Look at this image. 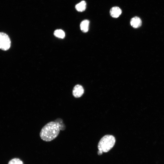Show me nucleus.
Masks as SVG:
<instances>
[{
  "label": "nucleus",
  "mask_w": 164,
  "mask_h": 164,
  "mask_svg": "<svg viewBox=\"0 0 164 164\" xmlns=\"http://www.w3.org/2000/svg\"><path fill=\"white\" fill-rule=\"evenodd\" d=\"M61 129L60 123L57 121H50L42 128L39 133L40 137L45 141H51L57 137Z\"/></svg>",
  "instance_id": "nucleus-1"
},
{
  "label": "nucleus",
  "mask_w": 164,
  "mask_h": 164,
  "mask_svg": "<svg viewBox=\"0 0 164 164\" xmlns=\"http://www.w3.org/2000/svg\"><path fill=\"white\" fill-rule=\"evenodd\" d=\"M115 142L114 137L111 135H106L102 137L98 145V150L106 152L110 150L114 145Z\"/></svg>",
  "instance_id": "nucleus-2"
},
{
  "label": "nucleus",
  "mask_w": 164,
  "mask_h": 164,
  "mask_svg": "<svg viewBox=\"0 0 164 164\" xmlns=\"http://www.w3.org/2000/svg\"><path fill=\"white\" fill-rule=\"evenodd\" d=\"M11 46V41L6 33L0 32V49L3 50L9 49Z\"/></svg>",
  "instance_id": "nucleus-3"
},
{
  "label": "nucleus",
  "mask_w": 164,
  "mask_h": 164,
  "mask_svg": "<svg viewBox=\"0 0 164 164\" xmlns=\"http://www.w3.org/2000/svg\"><path fill=\"white\" fill-rule=\"evenodd\" d=\"M84 90L83 87L79 84L76 85L72 90L73 96L76 98L81 97L84 93Z\"/></svg>",
  "instance_id": "nucleus-4"
},
{
  "label": "nucleus",
  "mask_w": 164,
  "mask_h": 164,
  "mask_svg": "<svg viewBox=\"0 0 164 164\" xmlns=\"http://www.w3.org/2000/svg\"><path fill=\"white\" fill-rule=\"evenodd\" d=\"M121 10L117 6L112 7L110 11V15L111 17L114 18L118 17L121 15Z\"/></svg>",
  "instance_id": "nucleus-5"
},
{
  "label": "nucleus",
  "mask_w": 164,
  "mask_h": 164,
  "mask_svg": "<svg viewBox=\"0 0 164 164\" xmlns=\"http://www.w3.org/2000/svg\"><path fill=\"white\" fill-rule=\"evenodd\" d=\"M130 23L131 26L134 28H137L139 27L142 24L141 19L137 16L132 18L130 20Z\"/></svg>",
  "instance_id": "nucleus-6"
},
{
  "label": "nucleus",
  "mask_w": 164,
  "mask_h": 164,
  "mask_svg": "<svg viewBox=\"0 0 164 164\" xmlns=\"http://www.w3.org/2000/svg\"><path fill=\"white\" fill-rule=\"evenodd\" d=\"M89 21L87 19H85L82 21L80 25L81 30L84 32H87L89 29Z\"/></svg>",
  "instance_id": "nucleus-7"
},
{
  "label": "nucleus",
  "mask_w": 164,
  "mask_h": 164,
  "mask_svg": "<svg viewBox=\"0 0 164 164\" xmlns=\"http://www.w3.org/2000/svg\"><path fill=\"white\" fill-rule=\"evenodd\" d=\"M86 8V3L84 1H82L78 4H77L75 6L76 10L79 12L84 11Z\"/></svg>",
  "instance_id": "nucleus-8"
},
{
  "label": "nucleus",
  "mask_w": 164,
  "mask_h": 164,
  "mask_svg": "<svg viewBox=\"0 0 164 164\" xmlns=\"http://www.w3.org/2000/svg\"><path fill=\"white\" fill-rule=\"evenodd\" d=\"M54 34L56 36L61 39L63 38L65 36L64 32L61 29H57L55 31Z\"/></svg>",
  "instance_id": "nucleus-9"
},
{
  "label": "nucleus",
  "mask_w": 164,
  "mask_h": 164,
  "mask_svg": "<svg viewBox=\"0 0 164 164\" xmlns=\"http://www.w3.org/2000/svg\"><path fill=\"white\" fill-rule=\"evenodd\" d=\"M8 164H23V162L18 158H15L10 160Z\"/></svg>",
  "instance_id": "nucleus-10"
},
{
  "label": "nucleus",
  "mask_w": 164,
  "mask_h": 164,
  "mask_svg": "<svg viewBox=\"0 0 164 164\" xmlns=\"http://www.w3.org/2000/svg\"><path fill=\"white\" fill-rule=\"evenodd\" d=\"M103 152L100 150H98L97 152V154L99 155H101L103 153Z\"/></svg>",
  "instance_id": "nucleus-11"
}]
</instances>
